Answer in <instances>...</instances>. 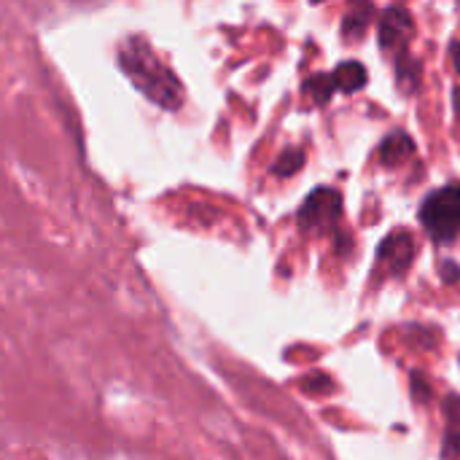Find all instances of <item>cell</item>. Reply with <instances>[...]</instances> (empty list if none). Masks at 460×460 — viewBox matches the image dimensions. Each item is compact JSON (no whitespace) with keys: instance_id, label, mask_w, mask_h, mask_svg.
I'll return each mask as SVG.
<instances>
[{"instance_id":"cell-3","label":"cell","mask_w":460,"mask_h":460,"mask_svg":"<svg viewBox=\"0 0 460 460\" xmlns=\"http://www.w3.org/2000/svg\"><path fill=\"white\" fill-rule=\"evenodd\" d=\"M340 218H342V197L337 189H315L299 208V216H296V224L305 234H329L340 226Z\"/></svg>"},{"instance_id":"cell-6","label":"cell","mask_w":460,"mask_h":460,"mask_svg":"<svg viewBox=\"0 0 460 460\" xmlns=\"http://www.w3.org/2000/svg\"><path fill=\"white\" fill-rule=\"evenodd\" d=\"M415 154V143H412V137L407 135V132H391L383 143H380V148H377V159H380V164H385V167H399V164H404L410 156Z\"/></svg>"},{"instance_id":"cell-11","label":"cell","mask_w":460,"mask_h":460,"mask_svg":"<svg viewBox=\"0 0 460 460\" xmlns=\"http://www.w3.org/2000/svg\"><path fill=\"white\" fill-rule=\"evenodd\" d=\"M302 164H305V154H302V151H286V154L275 162L272 172H275L278 178H286V175H294Z\"/></svg>"},{"instance_id":"cell-12","label":"cell","mask_w":460,"mask_h":460,"mask_svg":"<svg viewBox=\"0 0 460 460\" xmlns=\"http://www.w3.org/2000/svg\"><path fill=\"white\" fill-rule=\"evenodd\" d=\"M445 418L450 423V431L460 434V399L458 396H447L445 399Z\"/></svg>"},{"instance_id":"cell-8","label":"cell","mask_w":460,"mask_h":460,"mask_svg":"<svg viewBox=\"0 0 460 460\" xmlns=\"http://www.w3.org/2000/svg\"><path fill=\"white\" fill-rule=\"evenodd\" d=\"M394 73H396V84L404 94H412L418 92L420 86V62L410 54L394 59Z\"/></svg>"},{"instance_id":"cell-9","label":"cell","mask_w":460,"mask_h":460,"mask_svg":"<svg viewBox=\"0 0 460 460\" xmlns=\"http://www.w3.org/2000/svg\"><path fill=\"white\" fill-rule=\"evenodd\" d=\"M334 84H337V89L340 92H358L364 84H367V70H364V65L361 62H342L334 73Z\"/></svg>"},{"instance_id":"cell-13","label":"cell","mask_w":460,"mask_h":460,"mask_svg":"<svg viewBox=\"0 0 460 460\" xmlns=\"http://www.w3.org/2000/svg\"><path fill=\"white\" fill-rule=\"evenodd\" d=\"M442 460H460V434H456V431H447V437H445Z\"/></svg>"},{"instance_id":"cell-1","label":"cell","mask_w":460,"mask_h":460,"mask_svg":"<svg viewBox=\"0 0 460 460\" xmlns=\"http://www.w3.org/2000/svg\"><path fill=\"white\" fill-rule=\"evenodd\" d=\"M119 67L121 73L135 84L137 92H143L151 102L162 105L164 111H178L183 105V84L167 67L151 43L140 35H129L119 46Z\"/></svg>"},{"instance_id":"cell-2","label":"cell","mask_w":460,"mask_h":460,"mask_svg":"<svg viewBox=\"0 0 460 460\" xmlns=\"http://www.w3.org/2000/svg\"><path fill=\"white\" fill-rule=\"evenodd\" d=\"M420 224L423 229L442 245L460 237V186L450 183L426 197L420 205Z\"/></svg>"},{"instance_id":"cell-7","label":"cell","mask_w":460,"mask_h":460,"mask_svg":"<svg viewBox=\"0 0 460 460\" xmlns=\"http://www.w3.org/2000/svg\"><path fill=\"white\" fill-rule=\"evenodd\" d=\"M375 19V5L369 3H356L348 13H345V22H342V35L345 38H361L367 32V27L372 24Z\"/></svg>"},{"instance_id":"cell-15","label":"cell","mask_w":460,"mask_h":460,"mask_svg":"<svg viewBox=\"0 0 460 460\" xmlns=\"http://www.w3.org/2000/svg\"><path fill=\"white\" fill-rule=\"evenodd\" d=\"M450 57H453V67L460 73V40H453V46H450Z\"/></svg>"},{"instance_id":"cell-14","label":"cell","mask_w":460,"mask_h":460,"mask_svg":"<svg viewBox=\"0 0 460 460\" xmlns=\"http://www.w3.org/2000/svg\"><path fill=\"white\" fill-rule=\"evenodd\" d=\"M445 275H447V283H456V280H460V272H458V267H453L450 261H445L442 267H439Z\"/></svg>"},{"instance_id":"cell-4","label":"cell","mask_w":460,"mask_h":460,"mask_svg":"<svg viewBox=\"0 0 460 460\" xmlns=\"http://www.w3.org/2000/svg\"><path fill=\"white\" fill-rule=\"evenodd\" d=\"M412 35H415V22H412L410 11L402 5H391L380 19V49L388 57L399 59V57L410 54Z\"/></svg>"},{"instance_id":"cell-16","label":"cell","mask_w":460,"mask_h":460,"mask_svg":"<svg viewBox=\"0 0 460 460\" xmlns=\"http://www.w3.org/2000/svg\"><path fill=\"white\" fill-rule=\"evenodd\" d=\"M453 100H456V108H458V119H460V89H456V94H453Z\"/></svg>"},{"instance_id":"cell-5","label":"cell","mask_w":460,"mask_h":460,"mask_svg":"<svg viewBox=\"0 0 460 460\" xmlns=\"http://www.w3.org/2000/svg\"><path fill=\"white\" fill-rule=\"evenodd\" d=\"M415 251H418V245H415V237L410 232H404V229L391 232L383 240L380 253H377V278H383V275L402 278L410 270V264L415 259Z\"/></svg>"},{"instance_id":"cell-10","label":"cell","mask_w":460,"mask_h":460,"mask_svg":"<svg viewBox=\"0 0 460 460\" xmlns=\"http://www.w3.org/2000/svg\"><path fill=\"white\" fill-rule=\"evenodd\" d=\"M302 92L315 102V105H326L332 100V94L337 92V84H334V75L332 73H315L305 81Z\"/></svg>"}]
</instances>
